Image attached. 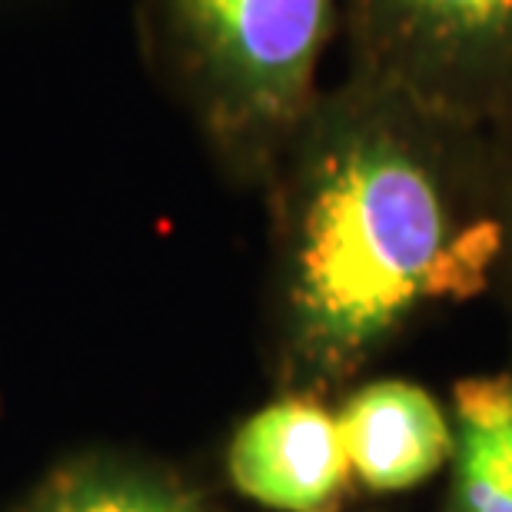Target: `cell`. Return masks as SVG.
Segmentation results:
<instances>
[{
    "instance_id": "1",
    "label": "cell",
    "mask_w": 512,
    "mask_h": 512,
    "mask_svg": "<svg viewBox=\"0 0 512 512\" xmlns=\"http://www.w3.org/2000/svg\"><path fill=\"white\" fill-rule=\"evenodd\" d=\"M270 316L293 389L343 383L499 276L489 130L346 70L266 180Z\"/></svg>"
},
{
    "instance_id": "2",
    "label": "cell",
    "mask_w": 512,
    "mask_h": 512,
    "mask_svg": "<svg viewBox=\"0 0 512 512\" xmlns=\"http://www.w3.org/2000/svg\"><path fill=\"white\" fill-rule=\"evenodd\" d=\"M336 34V0L137 4L143 64L240 187H266L320 97V67Z\"/></svg>"
},
{
    "instance_id": "3",
    "label": "cell",
    "mask_w": 512,
    "mask_h": 512,
    "mask_svg": "<svg viewBox=\"0 0 512 512\" xmlns=\"http://www.w3.org/2000/svg\"><path fill=\"white\" fill-rule=\"evenodd\" d=\"M353 74L493 127L512 110V0H336Z\"/></svg>"
},
{
    "instance_id": "4",
    "label": "cell",
    "mask_w": 512,
    "mask_h": 512,
    "mask_svg": "<svg viewBox=\"0 0 512 512\" xmlns=\"http://www.w3.org/2000/svg\"><path fill=\"white\" fill-rule=\"evenodd\" d=\"M230 486L273 512H340L353 483L336 409L290 389L263 403L227 443Z\"/></svg>"
},
{
    "instance_id": "5",
    "label": "cell",
    "mask_w": 512,
    "mask_h": 512,
    "mask_svg": "<svg viewBox=\"0 0 512 512\" xmlns=\"http://www.w3.org/2000/svg\"><path fill=\"white\" fill-rule=\"evenodd\" d=\"M353 479L370 493H406L453 456V423L423 386L376 380L336 409Z\"/></svg>"
},
{
    "instance_id": "6",
    "label": "cell",
    "mask_w": 512,
    "mask_h": 512,
    "mask_svg": "<svg viewBox=\"0 0 512 512\" xmlns=\"http://www.w3.org/2000/svg\"><path fill=\"white\" fill-rule=\"evenodd\" d=\"M17 512H217L190 483L147 459L110 449L57 463Z\"/></svg>"
},
{
    "instance_id": "7",
    "label": "cell",
    "mask_w": 512,
    "mask_h": 512,
    "mask_svg": "<svg viewBox=\"0 0 512 512\" xmlns=\"http://www.w3.org/2000/svg\"><path fill=\"white\" fill-rule=\"evenodd\" d=\"M453 403L449 512H512V370L469 376Z\"/></svg>"
},
{
    "instance_id": "8",
    "label": "cell",
    "mask_w": 512,
    "mask_h": 512,
    "mask_svg": "<svg viewBox=\"0 0 512 512\" xmlns=\"http://www.w3.org/2000/svg\"><path fill=\"white\" fill-rule=\"evenodd\" d=\"M489 147H493V177H496V207H499V233H503V260L499 276L512 293V110L489 127Z\"/></svg>"
}]
</instances>
